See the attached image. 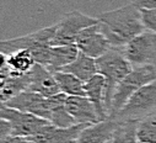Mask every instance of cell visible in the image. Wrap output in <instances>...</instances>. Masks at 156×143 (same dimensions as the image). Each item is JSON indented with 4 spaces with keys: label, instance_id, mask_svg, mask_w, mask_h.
<instances>
[{
    "label": "cell",
    "instance_id": "6da1fadb",
    "mask_svg": "<svg viewBox=\"0 0 156 143\" xmlns=\"http://www.w3.org/2000/svg\"><path fill=\"white\" fill-rule=\"evenodd\" d=\"M97 20L111 47L117 50L124 48L133 38L146 30L143 22L141 9L134 2L122 8L102 13Z\"/></svg>",
    "mask_w": 156,
    "mask_h": 143
},
{
    "label": "cell",
    "instance_id": "7a4b0ae2",
    "mask_svg": "<svg viewBox=\"0 0 156 143\" xmlns=\"http://www.w3.org/2000/svg\"><path fill=\"white\" fill-rule=\"evenodd\" d=\"M55 33V25L41 28L25 36L4 40L0 43V53L10 56L19 51H30L37 64L47 68L49 63V54L52 50V40Z\"/></svg>",
    "mask_w": 156,
    "mask_h": 143
},
{
    "label": "cell",
    "instance_id": "3957f363",
    "mask_svg": "<svg viewBox=\"0 0 156 143\" xmlns=\"http://www.w3.org/2000/svg\"><path fill=\"white\" fill-rule=\"evenodd\" d=\"M97 72L106 79V109L109 117L113 95L123 82V79L133 70L132 63L127 59L123 51L112 48L106 54L96 59Z\"/></svg>",
    "mask_w": 156,
    "mask_h": 143
},
{
    "label": "cell",
    "instance_id": "277c9868",
    "mask_svg": "<svg viewBox=\"0 0 156 143\" xmlns=\"http://www.w3.org/2000/svg\"><path fill=\"white\" fill-rule=\"evenodd\" d=\"M156 79V65L155 64H146L141 67H134L133 70L123 79V82L117 88L112 104L108 120H113L115 115L118 114L129 99L143 86L154 82Z\"/></svg>",
    "mask_w": 156,
    "mask_h": 143
},
{
    "label": "cell",
    "instance_id": "5b68a950",
    "mask_svg": "<svg viewBox=\"0 0 156 143\" xmlns=\"http://www.w3.org/2000/svg\"><path fill=\"white\" fill-rule=\"evenodd\" d=\"M156 111V79L138 90L112 121H140Z\"/></svg>",
    "mask_w": 156,
    "mask_h": 143
},
{
    "label": "cell",
    "instance_id": "8992f818",
    "mask_svg": "<svg viewBox=\"0 0 156 143\" xmlns=\"http://www.w3.org/2000/svg\"><path fill=\"white\" fill-rule=\"evenodd\" d=\"M98 24L97 17H91L81 11H70L65 14L55 24V33L52 40V46L75 45L77 36L85 28Z\"/></svg>",
    "mask_w": 156,
    "mask_h": 143
},
{
    "label": "cell",
    "instance_id": "52a82bcc",
    "mask_svg": "<svg viewBox=\"0 0 156 143\" xmlns=\"http://www.w3.org/2000/svg\"><path fill=\"white\" fill-rule=\"evenodd\" d=\"M0 119L9 122L11 128V137H33L44 126L49 125L48 121L37 117L28 112H22L2 104Z\"/></svg>",
    "mask_w": 156,
    "mask_h": 143
},
{
    "label": "cell",
    "instance_id": "ba28073f",
    "mask_svg": "<svg viewBox=\"0 0 156 143\" xmlns=\"http://www.w3.org/2000/svg\"><path fill=\"white\" fill-rule=\"evenodd\" d=\"M122 51L133 67L154 64L156 61V33L144 31L133 38Z\"/></svg>",
    "mask_w": 156,
    "mask_h": 143
},
{
    "label": "cell",
    "instance_id": "9c48e42d",
    "mask_svg": "<svg viewBox=\"0 0 156 143\" xmlns=\"http://www.w3.org/2000/svg\"><path fill=\"white\" fill-rule=\"evenodd\" d=\"M4 105L11 107V109L22 111V112L32 114L37 117H41L49 122L52 111H53V106H54V100H53V96L44 97L37 93L26 90L19 94L17 96H15L14 99L9 100Z\"/></svg>",
    "mask_w": 156,
    "mask_h": 143
},
{
    "label": "cell",
    "instance_id": "30bf717a",
    "mask_svg": "<svg viewBox=\"0 0 156 143\" xmlns=\"http://www.w3.org/2000/svg\"><path fill=\"white\" fill-rule=\"evenodd\" d=\"M75 45L81 53L95 59L102 57L109 50H112L108 40L102 33L98 24L81 31V33L77 36Z\"/></svg>",
    "mask_w": 156,
    "mask_h": 143
},
{
    "label": "cell",
    "instance_id": "8fae6325",
    "mask_svg": "<svg viewBox=\"0 0 156 143\" xmlns=\"http://www.w3.org/2000/svg\"><path fill=\"white\" fill-rule=\"evenodd\" d=\"M90 125L77 123L71 127L62 128L53 126L52 123L44 126L37 134L30 137L36 143H76L81 132Z\"/></svg>",
    "mask_w": 156,
    "mask_h": 143
},
{
    "label": "cell",
    "instance_id": "7c38bea8",
    "mask_svg": "<svg viewBox=\"0 0 156 143\" xmlns=\"http://www.w3.org/2000/svg\"><path fill=\"white\" fill-rule=\"evenodd\" d=\"M28 75H30L28 91L37 93L44 97H52L60 94V89L55 80L54 73H52L44 65L36 63L28 73Z\"/></svg>",
    "mask_w": 156,
    "mask_h": 143
},
{
    "label": "cell",
    "instance_id": "4fadbf2b",
    "mask_svg": "<svg viewBox=\"0 0 156 143\" xmlns=\"http://www.w3.org/2000/svg\"><path fill=\"white\" fill-rule=\"evenodd\" d=\"M65 106L76 123L96 125L103 121L95 105L86 96H68Z\"/></svg>",
    "mask_w": 156,
    "mask_h": 143
},
{
    "label": "cell",
    "instance_id": "5bb4252c",
    "mask_svg": "<svg viewBox=\"0 0 156 143\" xmlns=\"http://www.w3.org/2000/svg\"><path fill=\"white\" fill-rule=\"evenodd\" d=\"M86 97L95 105L101 119L108 120V112L106 109V79L101 74L94 75L85 83Z\"/></svg>",
    "mask_w": 156,
    "mask_h": 143
},
{
    "label": "cell",
    "instance_id": "9a60e30c",
    "mask_svg": "<svg viewBox=\"0 0 156 143\" xmlns=\"http://www.w3.org/2000/svg\"><path fill=\"white\" fill-rule=\"evenodd\" d=\"M117 122L106 120L96 125L87 126L77 138L76 143H109L115 131Z\"/></svg>",
    "mask_w": 156,
    "mask_h": 143
},
{
    "label": "cell",
    "instance_id": "2e32d148",
    "mask_svg": "<svg viewBox=\"0 0 156 143\" xmlns=\"http://www.w3.org/2000/svg\"><path fill=\"white\" fill-rule=\"evenodd\" d=\"M30 75L27 74H11L4 79H0V99L2 104H6L19 94L28 90Z\"/></svg>",
    "mask_w": 156,
    "mask_h": 143
},
{
    "label": "cell",
    "instance_id": "e0dca14e",
    "mask_svg": "<svg viewBox=\"0 0 156 143\" xmlns=\"http://www.w3.org/2000/svg\"><path fill=\"white\" fill-rule=\"evenodd\" d=\"M79 50L76 45H66V46H52L49 54V63L47 68L52 73H57L71 64L79 56Z\"/></svg>",
    "mask_w": 156,
    "mask_h": 143
},
{
    "label": "cell",
    "instance_id": "ac0fdd59",
    "mask_svg": "<svg viewBox=\"0 0 156 143\" xmlns=\"http://www.w3.org/2000/svg\"><path fill=\"white\" fill-rule=\"evenodd\" d=\"M60 72L70 73V74L75 75L76 78H79L80 80H83L84 83L90 80L94 75L98 74L96 59L91 58V57H89L81 52H79V56H77V58L71 64H69L68 67H65Z\"/></svg>",
    "mask_w": 156,
    "mask_h": 143
},
{
    "label": "cell",
    "instance_id": "d6986e66",
    "mask_svg": "<svg viewBox=\"0 0 156 143\" xmlns=\"http://www.w3.org/2000/svg\"><path fill=\"white\" fill-rule=\"evenodd\" d=\"M54 77L59 85L60 93L66 96H86L85 83L75 75L66 72H57L54 73Z\"/></svg>",
    "mask_w": 156,
    "mask_h": 143
},
{
    "label": "cell",
    "instance_id": "ffe728a7",
    "mask_svg": "<svg viewBox=\"0 0 156 143\" xmlns=\"http://www.w3.org/2000/svg\"><path fill=\"white\" fill-rule=\"evenodd\" d=\"M2 56H4V54H2ZM4 57H5V61L11 70V74H19V75L27 74V73H30L33 65L36 64L32 53L26 50L19 51L10 56H4Z\"/></svg>",
    "mask_w": 156,
    "mask_h": 143
},
{
    "label": "cell",
    "instance_id": "44dd1931",
    "mask_svg": "<svg viewBox=\"0 0 156 143\" xmlns=\"http://www.w3.org/2000/svg\"><path fill=\"white\" fill-rule=\"evenodd\" d=\"M138 122L139 121L117 122V127L111 143H139Z\"/></svg>",
    "mask_w": 156,
    "mask_h": 143
},
{
    "label": "cell",
    "instance_id": "7402d4cb",
    "mask_svg": "<svg viewBox=\"0 0 156 143\" xmlns=\"http://www.w3.org/2000/svg\"><path fill=\"white\" fill-rule=\"evenodd\" d=\"M139 143H156V111L138 122Z\"/></svg>",
    "mask_w": 156,
    "mask_h": 143
},
{
    "label": "cell",
    "instance_id": "603a6c76",
    "mask_svg": "<svg viewBox=\"0 0 156 143\" xmlns=\"http://www.w3.org/2000/svg\"><path fill=\"white\" fill-rule=\"evenodd\" d=\"M141 16L144 26L147 31L156 33V10H146L141 9Z\"/></svg>",
    "mask_w": 156,
    "mask_h": 143
},
{
    "label": "cell",
    "instance_id": "cb8c5ba5",
    "mask_svg": "<svg viewBox=\"0 0 156 143\" xmlns=\"http://www.w3.org/2000/svg\"><path fill=\"white\" fill-rule=\"evenodd\" d=\"M134 3L139 9L156 10V0H134Z\"/></svg>",
    "mask_w": 156,
    "mask_h": 143
},
{
    "label": "cell",
    "instance_id": "d4e9b609",
    "mask_svg": "<svg viewBox=\"0 0 156 143\" xmlns=\"http://www.w3.org/2000/svg\"><path fill=\"white\" fill-rule=\"evenodd\" d=\"M2 143H36V142L26 137H9Z\"/></svg>",
    "mask_w": 156,
    "mask_h": 143
},
{
    "label": "cell",
    "instance_id": "484cf974",
    "mask_svg": "<svg viewBox=\"0 0 156 143\" xmlns=\"http://www.w3.org/2000/svg\"><path fill=\"white\" fill-rule=\"evenodd\" d=\"M109 143H111V142H109Z\"/></svg>",
    "mask_w": 156,
    "mask_h": 143
}]
</instances>
